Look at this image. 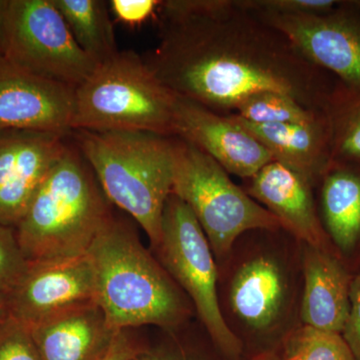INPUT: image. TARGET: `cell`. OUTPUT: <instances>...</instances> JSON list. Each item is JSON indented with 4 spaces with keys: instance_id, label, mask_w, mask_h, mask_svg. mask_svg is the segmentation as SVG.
I'll return each mask as SVG.
<instances>
[{
    "instance_id": "cell-1",
    "label": "cell",
    "mask_w": 360,
    "mask_h": 360,
    "mask_svg": "<svg viewBox=\"0 0 360 360\" xmlns=\"http://www.w3.org/2000/svg\"><path fill=\"white\" fill-rule=\"evenodd\" d=\"M155 18L160 40L146 65L175 96L219 115L264 91L323 110L338 82L241 0H167Z\"/></svg>"
},
{
    "instance_id": "cell-2",
    "label": "cell",
    "mask_w": 360,
    "mask_h": 360,
    "mask_svg": "<svg viewBox=\"0 0 360 360\" xmlns=\"http://www.w3.org/2000/svg\"><path fill=\"white\" fill-rule=\"evenodd\" d=\"M96 271V298L111 328L172 329L191 314L186 298L134 229L111 217L87 251Z\"/></svg>"
},
{
    "instance_id": "cell-3",
    "label": "cell",
    "mask_w": 360,
    "mask_h": 360,
    "mask_svg": "<svg viewBox=\"0 0 360 360\" xmlns=\"http://www.w3.org/2000/svg\"><path fill=\"white\" fill-rule=\"evenodd\" d=\"M73 132L104 195L141 225L155 248L174 188L175 137L137 130Z\"/></svg>"
},
{
    "instance_id": "cell-4",
    "label": "cell",
    "mask_w": 360,
    "mask_h": 360,
    "mask_svg": "<svg viewBox=\"0 0 360 360\" xmlns=\"http://www.w3.org/2000/svg\"><path fill=\"white\" fill-rule=\"evenodd\" d=\"M110 203L84 156L68 144L14 229L26 259L86 255L112 217Z\"/></svg>"
},
{
    "instance_id": "cell-5",
    "label": "cell",
    "mask_w": 360,
    "mask_h": 360,
    "mask_svg": "<svg viewBox=\"0 0 360 360\" xmlns=\"http://www.w3.org/2000/svg\"><path fill=\"white\" fill-rule=\"evenodd\" d=\"M176 103L141 56L118 51L75 89L72 132L137 130L175 137Z\"/></svg>"
},
{
    "instance_id": "cell-6",
    "label": "cell",
    "mask_w": 360,
    "mask_h": 360,
    "mask_svg": "<svg viewBox=\"0 0 360 360\" xmlns=\"http://www.w3.org/2000/svg\"><path fill=\"white\" fill-rule=\"evenodd\" d=\"M229 175L205 151L175 137L172 193L191 208L212 252L219 257L226 255L245 232L283 229L276 217Z\"/></svg>"
},
{
    "instance_id": "cell-7",
    "label": "cell",
    "mask_w": 360,
    "mask_h": 360,
    "mask_svg": "<svg viewBox=\"0 0 360 360\" xmlns=\"http://www.w3.org/2000/svg\"><path fill=\"white\" fill-rule=\"evenodd\" d=\"M0 56L75 89L98 65L75 41L53 0H0Z\"/></svg>"
},
{
    "instance_id": "cell-8",
    "label": "cell",
    "mask_w": 360,
    "mask_h": 360,
    "mask_svg": "<svg viewBox=\"0 0 360 360\" xmlns=\"http://www.w3.org/2000/svg\"><path fill=\"white\" fill-rule=\"evenodd\" d=\"M155 250L161 265L193 300L214 345L229 360H240L243 345L220 309L212 248L191 208L174 193L165 205Z\"/></svg>"
},
{
    "instance_id": "cell-9",
    "label": "cell",
    "mask_w": 360,
    "mask_h": 360,
    "mask_svg": "<svg viewBox=\"0 0 360 360\" xmlns=\"http://www.w3.org/2000/svg\"><path fill=\"white\" fill-rule=\"evenodd\" d=\"M255 13L283 32L310 63L360 89V1H340L329 13L314 15Z\"/></svg>"
},
{
    "instance_id": "cell-10",
    "label": "cell",
    "mask_w": 360,
    "mask_h": 360,
    "mask_svg": "<svg viewBox=\"0 0 360 360\" xmlns=\"http://www.w3.org/2000/svg\"><path fill=\"white\" fill-rule=\"evenodd\" d=\"M96 271L89 253L32 262L6 300L7 314L27 326L80 303L94 302Z\"/></svg>"
},
{
    "instance_id": "cell-11",
    "label": "cell",
    "mask_w": 360,
    "mask_h": 360,
    "mask_svg": "<svg viewBox=\"0 0 360 360\" xmlns=\"http://www.w3.org/2000/svg\"><path fill=\"white\" fill-rule=\"evenodd\" d=\"M75 87L30 72L0 56V132L72 134Z\"/></svg>"
},
{
    "instance_id": "cell-12",
    "label": "cell",
    "mask_w": 360,
    "mask_h": 360,
    "mask_svg": "<svg viewBox=\"0 0 360 360\" xmlns=\"http://www.w3.org/2000/svg\"><path fill=\"white\" fill-rule=\"evenodd\" d=\"M65 137L30 130L0 132V225L15 229L49 170L65 153Z\"/></svg>"
},
{
    "instance_id": "cell-13",
    "label": "cell",
    "mask_w": 360,
    "mask_h": 360,
    "mask_svg": "<svg viewBox=\"0 0 360 360\" xmlns=\"http://www.w3.org/2000/svg\"><path fill=\"white\" fill-rule=\"evenodd\" d=\"M175 137L198 146L229 174L245 180L274 160L264 144L231 115H219L179 96Z\"/></svg>"
},
{
    "instance_id": "cell-14",
    "label": "cell",
    "mask_w": 360,
    "mask_h": 360,
    "mask_svg": "<svg viewBox=\"0 0 360 360\" xmlns=\"http://www.w3.org/2000/svg\"><path fill=\"white\" fill-rule=\"evenodd\" d=\"M245 181V193L272 213L281 229L305 245L333 252L315 203V187L309 180L272 160Z\"/></svg>"
},
{
    "instance_id": "cell-15",
    "label": "cell",
    "mask_w": 360,
    "mask_h": 360,
    "mask_svg": "<svg viewBox=\"0 0 360 360\" xmlns=\"http://www.w3.org/2000/svg\"><path fill=\"white\" fill-rule=\"evenodd\" d=\"M28 328L44 360H101L120 331L111 328L96 302L68 307Z\"/></svg>"
},
{
    "instance_id": "cell-16",
    "label": "cell",
    "mask_w": 360,
    "mask_h": 360,
    "mask_svg": "<svg viewBox=\"0 0 360 360\" xmlns=\"http://www.w3.org/2000/svg\"><path fill=\"white\" fill-rule=\"evenodd\" d=\"M290 283L276 258L259 255L234 272L229 290L232 314L253 333L272 330L288 309Z\"/></svg>"
},
{
    "instance_id": "cell-17",
    "label": "cell",
    "mask_w": 360,
    "mask_h": 360,
    "mask_svg": "<svg viewBox=\"0 0 360 360\" xmlns=\"http://www.w3.org/2000/svg\"><path fill=\"white\" fill-rule=\"evenodd\" d=\"M303 245V324L342 335L350 314L352 277L335 253Z\"/></svg>"
},
{
    "instance_id": "cell-18",
    "label": "cell",
    "mask_w": 360,
    "mask_h": 360,
    "mask_svg": "<svg viewBox=\"0 0 360 360\" xmlns=\"http://www.w3.org/2000/svg\"><path fill=\"white\" fill-rule=\"evenodd\" d=\"M269 151L274 160L295 170L314 187L330 167V134L326 113L302 124L257 125L231 115Z\"/></svg>"
},
{
    "instance_id": "cell-19",
    "label": "cell",
    "mask_w": 360,
    "mask_h": 360,
    "mask_svg": "<svg viewBox=\"0 0 360 360\" xmlns=\"http://www.w3.org/2000/svg\"><path fill=\"white\" fill-rule=\"evenodd\" d=\"M316 187L324 231L341 253L350 255L360 245V168L330 165Z\"/></svg>"
},
{
    "instance_id": "cell-20",
    "label": "cell",
    "mask_w": 360,
    "mask_h": 360,
    "mask_svg": "<svg viewBox=\"0 0 360 360\" xmlns=\"http://www.w3.org/2000/svg\"><path fill=\"white\" fill-rule=\"evenodd\" d=\"M75 41L96 65L117 53L108 2L101 0H53Z\"/></svg>"
},
{
    "instance_id": "cell-21",
    "label": "cell",
    "mask_w": 360,
    "mask_h": 360,
    "mask_svg": "<svg viewBox=\"0 0 360 360\" xmlns=\"http://www.w3.org/2000/svg\"><path fill=\"white\" fill-rule=\"evenodd\" d=\"M323 111L330 134V165L360 168V89L338 80Z\"/></svg>"
},
{
    "instance_id": "cell-22",
    "label": "cell",
    "mask_w": 360,
    "mask_h": 360,
    "mask_svg": "<svg viewBox=\"0 0 360 360\" xmlns=\"http://www.w3.org/2000/svg\"><path fill=\"white\" fill-rule=\"evenodd\" d=\"M233 115L257 125L302 124L321 120L324 111L307 108L281 92L264 91L248 97Z\"/></svg>"
},
{
    "instance_id": "cell-23",
    "label": "cell",
    "mask_w": 360,
    "mask_h": 360,
    "mask_svg": "<svg viewBox=\"0 0 360 360\" xmlns=\"http://www.w3.org/2000/svg\"><path fill=\"white\" fill-rule=\"evenodd\" d=\"M279 360H356L340 333L303 326L283 338Z\"/></svg>"
},
{
    "instance_id": "cell-24",
    "label": "cell",
    "mask_w": 360,
    "mask_h": 360,
    "mask_svg": "<svg viewBox=\"0 0 360 360\" xmlns=\"http://www.w3.org/2000/svg\"><path fill=\"white\" fill-rule=\"evenodd\" d=\"M30 262L21 250L15 229L0 225V297L6 300L27 269Z\"/></svg>"
},
{
    "instance_id": "cell-25",
    "label": "cell",
    "mask_w": 360,
    "mask_h": 360,
    "mask_svg": "<svg viewBox=\"0 0 360 360\" xmlns=\"http://www.w3.org/2000/svg\"><path fill=\"white\" fill-rule=\"evenodd\" d=\"M0 360H44L30 328L8 314L0 322Z\"/></svg>"
},
{
    "instance_id": "cell-26",
    "label": "cell",
    "mask_w": 360,
    "mask_h": 360,
    "mask_svg": "<svg viewBox=\"0 0 360 360\" xmlns=\"http://www.w3.org/2000/svg\"><path fill=\"white\" fill-rule=\"evenodd\" d=\"M243 6L257 13L276 15H314L329 13L338 0H241Z\"/></svg>"
},
{
    "instance_id": "cell-27",
    "label": "cell",
    "mask_w": 360,
    "mask_h": 360,
    "mask_svg": "<svg viewBox=\"0 0 360 360\" xmlns=\"http://www.w3.org/2000/svg\"><path fill=\"white\" fill-rule=\"evenodd\" d=\"M160 2L158 0H111L108 6L116 20L129 27H137L155 18Z\"/></svg>"
},
{
    "instance_id": "cell-28",
    "label": "cell",
    "mask_w": 360,
    "mask_h": 360,
    "mask_svg": "<svg viewBox=\"0 0 360 360\" xmlns=\"http://www.w3.org/2000/svg\"><path fill=\"white\" fill-rule=\"evenodd\" d=\"M350 314L342 336L360 360V274L352 278L350 288Z\"/></svg>"
},
{
    "instance_id": "cell-29",
    "label": "cell",
    "mask_w": 360,
    "mask_h": 360,
    "mask_svg": "<svg viewBox=\"0 0 360 360\" xmlns=\"http://www.w3.org/2000/svg\"><path fill=\"white\" fill-rule=\"evenodd\" d=\"M139 350L127 335V330H120L110 349L101 360H131Z\"/></svg>"
},
{
    "instance_id": "cell-30",
    "label": "cell",
    "mask_w": 360,
    "mask_h": 360,
    "mask_svg": "<svg viewBox=\"0 0 360 360\" xmlns=\"http://www.w3.org/2000/svg\"><path fill=\"white\" fill-rule=\"evenodd\" d=\"M131 360H193V359L179 348L158 347L155 349H141Z\"/></svg>"
},
{
    "instance_id": "cell-31",
    "label": "cell",
    "mask_w": 360,
    "mask_h": 360,
    "mask_svg": "<svg viewBox=\"0 0 360 360\" xmlns=\"http://www.w3.org/2000/svg\"><path fill=\"white\" fill-rule=\"evenodd\" d=\"M251 360H279L278 356H277L276 352H264V354H260L257 355L255 359Z\"/></svg>"
},
{
    "instance_id": "cell-32",
    "label": "cell",
    "mask_w": 360,
    "mask_h": 360,
    "mask_svg": "<svg viewBox=\"0 0 360 360\" xmlns=\"http://www.w3.org/2000/svg\"><path fill=\"white\" fill-rule=\"evenodd\" d=\"M6 314L7 309L6 300H4V298L0 297V322H1L2 319L6 316Z\"/></svg>"
}]
</instances>
